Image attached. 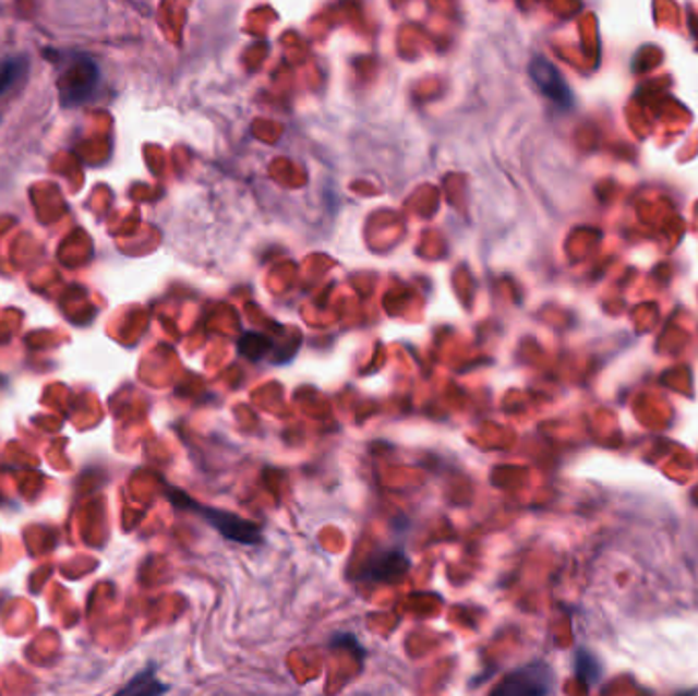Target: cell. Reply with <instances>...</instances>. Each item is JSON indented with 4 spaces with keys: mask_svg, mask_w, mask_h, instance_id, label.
I'll use <instances>...</instances> for the list:
<instances>
[{
    "mask_svg": "<svg viewBox=\"0 0 698 696\" xmlns=\"http://www.w3.org/2000/svg\"><path fill=\"white\" fill-rule=\"evenodd\" d=\"M58 93L65 109L86 105L95 96L100 70L95 60L86 53H58Z\"/></svg>",
    "mask_w": 698,
    "mask_h": 696,
    "instance_id": "1",
    "label": "cell"
},
{
    "mask_svg": "<svg viewBox=\"0 0 698 696\" xmlns=\"http://www.w3.org/2000/svg\"><path fill=\"white\" fill-rule=\"evenodd\" d=\"M552 682L554 676L545 665L531 664L507 676L498 688H494V695H547L552 693Z\"/></svg>",
    "mask_w": 698,
    "mask_h": 696,
    "instance_id": "2",
    "label": "cell"
},
{
    "mask_svg": "<svg viewBox=\"0 0 698 696\" xmlns=\"http://www.w3.org/2000/svg\"><path fill=\"white\" fill-rule=\"evenodd\" d=\"M198 513L203 515V519L215 527L222 538L238 541V543H260L262 541V531L257 527V523L248 521L239 515L227 513V511H217V508H207V506H196Z\"/></svg>",
    "mask_w": 698,
    "mask_h": 696,
    "instance_id": "3",
    "label": "cell"
},
{
    "mask_svg": "<svg viewBox=\"0 0 698 696\" xmlns=\"http://www.w3.org/2000/svg\"><path fill=\"white\" fill-rule=\"evenodd\" d=\"M529 74L533 82L538 84L543 95L547 96L552 103H556L559 107H570L574 103L570 86L566 84L564 76L559 74L554 63L541 56H535L529 63Z\"/></svg>",
    "mask_w": 698,
    "mask_h": 696,
    "instance_id": "4",
    "label": "cell"
},
{
    "mask_svg": "<svg viewBox=\"0 0 698 696\" xmlns=\"http://www.w3.org/2000/svg\"><path fill=\"white\" fill-rule=\"evenodd\" d=\"M27 68H29V63H27L25 56L0 60V96L11 93L16 84L25 79Z\"/></svg>",
    "mask_w": 698,
    "mask_h": 696,
    "instance_id": "5",
    "label": "cell"
},
{
    "mask_svg": "<svg viewBox=\"0 0 698 696\" xmlns=\"http://www.w3.org/2000/svg\"><path fill=\"white\" fill-rule=\"evenodd\" d=\"M168 686L159 684L154 670H145L140 676H135L128 686L121 691V695H159L166 693Z\"/></svg>",
    "mask_w": 698,
    "mask_h": 696,
    "instance_id": "6",
    "label": "cell"
},
{
    "mask_svg": "<svg viewBox=\"0 0 698 696\" xmlns=\"http://www.w3.org/2000/svg\"><path fill=\"white\" fill-rule=\"evenodd\" d=\"M397 566H409V562L407 560H402L400 562V554L395 555L393 557V562H390V554H382L381 560L376 562V564H372V578H376V580H388V578H395V576H400V572L402 569H398Z\"/></svg>",
    "mask_w": 698,
    "mask_h": 696,
    "instance_id": "7",
    "label": "cell"
}]
</instances>
